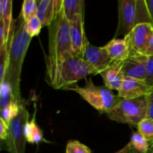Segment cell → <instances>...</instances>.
Returning a JSON list of instances; mask_svg holds the SVG:
<instances>
[{
    "mask_svg": "<svg viewBox=\"0 0 153 153\" xmlns=\"http://www.w3.org/2000/svg\"><path fill=\"white\" fill-rule=\"evenodd\" d=\"M139 132L149 142L150 146L153 145V119L146 117L137 126Z\"/></svg>",
    "mask_w": 153,
    "mask_h": 153,
    "instance_id": "cell-22",
    "label": "cell"
},
{
    "mask_svg": "<svg viewBox=\"0 0 153 153\" xmlns=\"http://www.w3.org/2000/svg\"><path fill=\"white\" fill-rule=\"evenodd\" d=\"M152 34V24L149 22H140L134 25L132 30L125 35L129 43L131 52L144 54Z\"/></svg>",
    "mask_w": 153,
    "mask_h": 153,
    "instance_id": "cell-8",
    "label": "cell"
},
{
    "mask_svg": "<svg viewBox=\"0 0 153 153\" xmlns=\"http://www.w3.org/2000/svg\"><path fill=\"white\" fill-rule=\"evenodd\" d=\"M29 117V114L22 102L19 114L9 125L8 136L5 140L6 149L9 153H25L27 140L24 134V128Z\"/></svg>",
    "mask_w": 153,
    "mask_h": 153,
    "instance_id": "cell-7",
    "label": "cell"
},
{
    "mask_svg": "<svg viewBox=\"0 0 153 153\" xmlns=\"http://www.w3.org/2000/svg\"><path fill=\"white\" fill-rule=\"evenodd\" d=\"M66 153H91V149L78 140H70L66 147Z\"/></svg>",
    "mask_w": 153,
    "mask_h": 153,
    "instance_id": "cell-25",
    "label": "cell"
},
{
    "mask_svg": "<svg viewBox=\"0 0 153 153\" xmlns=\"http://www.w3.org/2000/svg\"><path fill=\"white\" fill-rule=\"evenodd\" d=\"M72 47L76 55L83 58L85 49L89 44L84 25V13H78L70 19Z\"/></svg>",
    "mask_w": 153,
    "mask_h": 153,
    "instance_id": "cell-9",
    "label": "cell"
},
{
    "mask_svg": "<svg viewBox=\"0 0 153 153\" xmlns=\"http://www.w3.org/2000/svg\"><path fill=\"white\" fill-rule=\"evenodd\" d=\"M147 101V114L146 117L153 119V90L152 92L146 97Z\"/></svg>",
    "mask_w": 153,
    "mask_h": 153,
    "instance_id": "cell-27",
    "label": "cell"
},
{
    "mask_svg": "<svg viewBox=\"0 0 153 153\" xmlns=\"http://www.w3.org/2000/svg\"><path fill=\"white\" fill-rule=\"evenodd\" d=\"M12 1L0 0V20L2 19L5 32L9 36L10 31L15 28V20L12 17Z\"/></svg>",
    "mask_w": 153,
    "mask_h": 153,
    "instance_id": "cell-16",
    "label": "cell"
},
{
    "mask_svg": "<svg viewBox=\"0 0 153 153\" xmlns=\"http://www.w3.org/2000/svg\"><path fill=\"white\" fill-rule=\"evenodd\" d=\"M24 134L26 138L27 142L29 143H39L43 141V132L37 126L35 122V113L34 114L32 119L28 120L25 123L24 128Z\"/></svg>",
    "mask_w": 153,
    "mask_h": 153,
    "instance_id": "cell-17",
    "label": "cell"
},
{
    "mask_svg": "<svg viewBox=\"0 0 153 153\" xmlns=\"http://www.w3.org/2000/svg\"><path fill=\"white\" fill-rule=\"evenodd\" d=\"M66 90L77 93L87 102L101 113H109L123 100L106 86H96L91 79L87 80L84 87L74 85Z\"/></svg>",
    "mask_w": 153,
    "mask_h": 153,
    "instance_id": "cell-4",
    "label": "cell"
},
{
    "mask_svg": "<svg viewBox=\"0 0 153 153\" xmlns=\"http://www.w3.org/2000/svg\"><path fill=\"white\" fill-rule=\"evenodd\" d=\"M123 61H113L105 70L100 73L102 77L105 86L109 89L119 91L125 79L122 70Z\"/></svg>",
    "mask_w": 153,
    "mask_h": 153,
    "instance_id": "cell-13",
    "label": "cell"
},
{
    "mask_svg": "<svg viewBox=\"0 0 153 153\" xmlns=\"http://www.w3.org/2000/svg\"><path fill=\"white\" fill-rule=\"evenodd\" d=\"M133 149H134V148H133L131 142H129V143H128L127 145H126L123 149H121L120 150L115 153H131V151L133 150Z\"/></svg>",
    "mask_w": 153,
    "mask_h": 153,
    "instance_id": "cell-31",
    "label": "cell"
},
{
    "mask_svg": "<svg viewBox=\"0 0 153 153\" xmlns=\"http://www.w3.org/2000/svg\"><path fill=\"white\" fill-rule=\"evenodd\" d=\"M147 153H153V145L152 146H150V148H149V151H148Z\"/></svg>",
    "mask_w": 153,
    "mask_h": 153,
    "instance_id": "cell-32",
    "label": "cell"
},
{
    "mask_svg": "<svg viewBox=\"0 0 153 153\" xmlns=\"http://www.w3.org/2000/svg\"><path fill=\"white\" fill-rule=\"evenodd\" d=\"M131 153H141V152H138V151H137V150H135V149H133V150L131 151Z\"/></svg>",
    "mask_w": 153,
    "mask_h": 153,
    "instance_id": "cell-33",
    "label": "cell"
},
{
    "mask_svg": "<svg viewBox=\"0 0 153 153\" xmlns=\"http://www.w3.org/2000/svg\"><path fill=\"white\" fill-rule=\"evenodd\" d=\"M144 2L151 23L153 25V0H144Z\"/></svg>",
    "mask_w": 153,
    "mask_h": 153,
    "instance_id": "cell-29",
    "label": "cell"
},
{
    "mask_svg": "<svg viewBox=\"0 0 153 153\" xmlns=\"http://www.w3.org/2000/svg\"><path fill=\"white\" fill-rule=\"evenodd\" d=\"M32 37L26 31L25 21L19 18V25L15 31L13 43L9 54V63L6 73V80L12 87L14 100L22 101L20 94V75L22 64Z\"/></svg>",
    "mask_w": 153,
    "mask_h": 153,
    "instance_id": "cell-3",
    "label": "cell"
},
{
    "mask_svg": "<svg viewBox=\"0 0 153 153\" xmlns=\"http://www.w3.org/2000/svg\"><path fill=\"white\" fill-rule=\"evenodd\" d=\"M146 82L150 86L153 87V55L148 56L146 64Z\"/></svg>",
    "mask_w": 153,
    "mask_h": 153,
    "instance_id": "cell-26",
    "label": "cell"
},
{
    "mask_svg": "<svg viewBox=\"0 0 153 153\" xmlns=\"http://www.w3.org/2000/svg\"><path fill=\"white\" fill-rule=\"evenodd\" d=\"M25 28L28 35L31 37H33L40 34L41 28H43V24L37 15L36 14L31 16L25 22Z\"/></svg>",
    "mask_w": 153,
    "mask_h": 153,
    "instance_id": "cell-24",
    "label": "cell"
},
{
    "mask_svg": "<svg viewBox=\"0 0 153 153\" xmlns=\"http://www.w3.org/2000/svg\"><path fill=\"white\" fill-rule=\"evenodd\" d=\"M104 48L113 61H124L131 53L129 43L126 36L123 39H112Z\"/></svg>",
    "mask_w": 153,
    "mask_h": 153,
    "instance_id": "cell-15",
    "label": "cell"
},
{
    "mask_svg": "<svg viewBox=\"0 0 153 153\" xmlns=\"http://www.w3.org/2000/svg\"><path fill=\"white\" fill-rule=\"evenodd\" d=\"M0 85V108L1 110L7 107L14 99L12 87L8 81L4 79Z\"/></svg>",
    "mask_w": 153,
    "mask_h": 153,
    "instance_id": "cell-20",
    "label": "cell"
},
{
    "mask_svg": "<svg viewBox=\"0 0 153 153\" xmlns=\"http://www.w3.org/2000/svg\"><path fill=\"white\" fill-rule=\"evenodd\" d=\"M152 90L153 87L148 85L146 81L126 77L118 91L117 95L122 99L131 100L146 97Z\"/></svg>",
    "mask_w": 153,
    "mask_h": 153,
    "instance_id": "cell-11",
    "label": "cell"
},
{
    "mask_svg": "<svg viewBox=\"0 0 153 153\" xmlns=\"http://www.w3.org/2000/svg\"><path fill=\"white\" fill-rule=\"evenodd\" d=\"M61 10V0H41L37 4V15L43 27L49 26Z\"/></svg>",
    "mask_w": 153,
    "mask_h": 153,
    "instance_id": "cell-14",
    "label": "cell"
},
{
    "mask_svg": "<svg viewBox=\"0 0 153 153\" xmlns=\"http://www.w3.org/2000/svg\"><path fill=\"white\" fill-rule=\"evenodd\" d=\"M61 10L69 19L78 13H84V0H61Z\"/></svg>",
    "mask_w": 153,
    "mask_h": 153,
    "instance_id": "cell-18",
    "label": "cell"
},
{
    "mask_svg": "<svg viewBox=\"0 0 153 153\" xmlns=\"http://www.w3.org/2000/svg\"><path fill=\"white\" fill-rule=\"evenodd\" d=\"M22 102L23 100H22L21 102L13 100L7 107L1 110V119L3 120L8 126L12 120L14 119L19 114L20 105Z\"/></svg>",
    "mask_w": 153,
    "mask_h": 153,
    "instance_id": "cell-19",
    "label": "cell"
},
{
    "mask_svg": "<svg viewBox=\"0 0 153 153\" xmlns=\"http://www.w3.org/2000/svg\"><path fill=\"white\" fill-rule=\"evenodd\" d=\"M40 1H41V0H36V1H37V4H38V3L40 2Z\"/></svg>",
    "mask_w": 153,
    "mask_h": 153,
    "instance_id": "cell-34",
    "label": "cell"
},
{
    "mask_svg": "<svg viewBox=\"0 0 153 153\" xmlns=\"http://www.w3.org/2000/svg\"><path fill=\"white\" fill-rule=\"evenodd\" d=\"M49 52L46 55V64L61 62L76 55L72 47L70 19L63 10L57 13L48 26Z\"/></svg>",
    "mask_w": 153,
    "mask_h": 153,
    "instance_id": "cell-2",
    "label": "cell"
},
{
    "mask_svg": "<svg viewBox=\"0 0 153 153\" xmlns=\"http://www.w3.org/2000/svg\"><path fill=\"white\" fill-rule=\"evenodd\" d=\"M117 3L118 26L116 36L126 35L137 23H151L144 0H117Z\"/></svg>",
    "mask_w": 153,
    "mask_h": 153,
    "instance_id": "cell-5",
    "label": "cell"
},
{
    "mask_svg": "<svg viewBox=\"0 0 153 153\" xmlns=\"http://www.w3.org/2000/svg\"><path fill=\"white\" fill-rule=\"evenodd\" d=\"M146 114L147 101L146 97L131 100L123 99L107 114L111 120L137 126L146 117Z\"/></svg>",
    "mask_w": 153,
    "mask_h": 153,
    "instance_id": "cell-6",
    "label": "cell"
},
{
    "mask_svg": "<svg viewBox=\"0 0 153 153\" xmlns=\"http://www.w3.org/2000/svg\"><path fill=\"white\" fill-rule=\"evenodd\" d=\"M130 142L134 149L141 153H147L150 148L149 142L139 131L133 133Z\"/></svg>",
    "mask_w": 153,
    "mask_h": 153,
    "instance_id": "cell-21",
    "label": "cell"
},
{
    "mask_svg": "<svg viewBox=\"0 0 153 153\" xmlns=\"http://www.w3.org/2000/svg\"><path fill=\"white\" fill-rule=\"evenodd\" d=\"M46 65V82L55 90H66L89 75L96 74L94 68L77 55L61 62Z\"/></svg>",
    "mask_w": 153,
    "mask_h": 153,
    "instance_id": "cell-1",
    "label": "cell"
},
{
    "mask_svg": "<svg viewBox=\"0 0 153 153\" xmlns=\"http://www.w3.org/2000/svg\"><path fill=\"white\" fill-rule=\"evenodd\" d=\"M37 4L36 0H23L19 17L26 22L29 18L37 14Z\"/></svg>",
    "mask_w": 153,
    "mask_h": 153,
    "instance_id": "cell-23",
    "label": "cell"
},
{
    "mask_svg": "<svg viewBox=\"0 0 153 153\" xmlns=\"http://www.w3.org/2000/svg\"><path fill=\"white\" fill-rule=\"evenodd\" d=\"M83 59L94 68L96 74H100L113 62L104 46L98 47L91 43L85 49Z\"/></svg>",
    "mask_w": 153,
    "mask_h": 153,
    "instance_id": "cell-12",
    "label": "cell"
},
{
    "mask_svg": "<svg viewBox=\"0 0 153 153\" xmlns=\"http://www.w3.org/2000/svg\"><path fill=\"white\" fill-rule=\"evenodd\" d=\"M144 54L147 55V56H152L153 55V34L152 37H151L150 40H149V43H148V46L146 47Z\"/></svg>",
    "mask_w": 153,
    "mask_h": 153,
    "instance_id": "cell-30",
    "label": "cell"
},
{
    "mask_svg": "<svg viewBox=\"0 0 153 153\" xmlns=\"http://www.w3.org/2000/svg\"><path fill=\"white\" fill-rule=\"evenodd\" d=\"M148 56L143 53L131 52L129 56L123 61L122 70L125 77L145 81Z\"/></svg>",
    "mask_w": 153,
    "mask_h": 153,
    "instance_id": "cell-10",
    "label": "cell"
},
{
    "mask_svg": "<svg viewBox=\"0 0 153 153\" xmlns=\"http://www.w3.org/2000/svg\"><path fill=\"white\" fill-rule=\"evenodd\" d=\"M9 126L0 118V137L2 140H6L8 136Z\"/></svg>",
    "mask_w": 153,
    "mask_h": 153,
    "instance_id": "cell-28",
    "label": "cell"
}]
</instances>
